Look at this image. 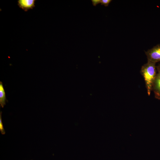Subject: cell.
<instances>
[{
    "instance_id": "obj_2",
    "label": "cell",
    "mask_w": 160,
    "mask_h": 160,
    "mask_svg": "<svg viewBox=\"0 0 160 160\" xmlns=\"http://www.w3.org/2000/svg\"><path fill=\"white\" fill-rule=\"evenodd\" d=\"M145 52L149 61L156 63L160 62V44H158Z\"/></svg>"
},
{
    "instance_id": "obj_5",
    "label": "cell",
    "mask_w": 160,
    "mask_h": 160,
    "mask_svg": "<svg viewBox=\"0 0 160 160\" xmlns=\"http://www.w3.org/2000/svg\"><path fill=\"white\" fill-rule=\"evenodd\" d=\"M6 98L5 91L2 83L0 81V106L3 108L6 105Z\"/></svg>"
},
{
    "instance_id": "obj_7",
    "label": "cell",
    "mask_w": 160,
    "mask_h": 160,
    "mask_svg": "<svg viewBox=\"0 0 160 160\" xmlns=\"http://www.w3.org/2000/svg\"><path fill=\"white\" fill-rule=\"evenodd\" d=\"M111 1V0H101L100 3L101 5L107 7Z\"/></svg>"
},
{
    "instance_id": "obj_6",
    "label": "cell",
    "mask_w": 160,
    "mask_h": 160,
    "mask_svg": "<svg viewBox=\"0 0 160 160\" xmlns=\"http://www.w3.org/2000/svg\"><path fill=\"white\" fill-rule=\"evenodd\" d=\"M1 114L2 112L1 111L0 113V131L2 135H4L5 133V132L2 121Z\"/></svg>"
},
{
    "instance_id": "obj_3",
    "label": "cell",
    "mask_w": 160,
    "mask_h": 160,
    "mask_svg": "<svg viewBox=\"0 0 160 160\" xmlns=\"http://www.w3.org/2000/svg\"><path fill=\"white\" fill-rule=\"evenodd\" d=\"M157 73L153 87V92L155 98L160 100V64L156 66Z\"/></svg>"
},
{
    "instance_id": "obj_8",
    "label": "cell",
    "mask_w": 160,
    "mask_h": 160,
    "mask_svg": "<svg viewBox=\"0 0 160 160\" xmlns=\"http://www.w3.org/2000/svg\"><path fill=\"white\" fill-rule=\"evenodd\" d=\"M93 5L95 6L98 4L100 3L101 0H92Z\"/></svg>"
},
{
    "instance_id": "obj_1",
    "label": "cell",
    "mask_w": 160,
    "mask_h": 160,
    "mask_svg": "<svg viewBox=\"0 0 160 160\" xmlns=\"http://www.w3.org/2000/svg\"><path fill=\"white\" fill-rule=\"evenodd\" d=\"M156 63L148 61L141 67L140 73L145 83L148 95L152 91L153 87L157 73Z\"/></svg>"
},
{
    "instance_id": "obj_4",
    "label": "cell",
    "mask_w": 160,
    "mask_h": 160,
    "mask_svg": "<svg viewBox=\"0 0 160 160\" xmlns=\"http://www.w3.org/2000/svg\"><path fill=\"white\" fill-rule=\"evenodd\" d=\"M35 0H18V5L20 8L26 12L35 7Z\"/></svg>"
}]
</instances>
